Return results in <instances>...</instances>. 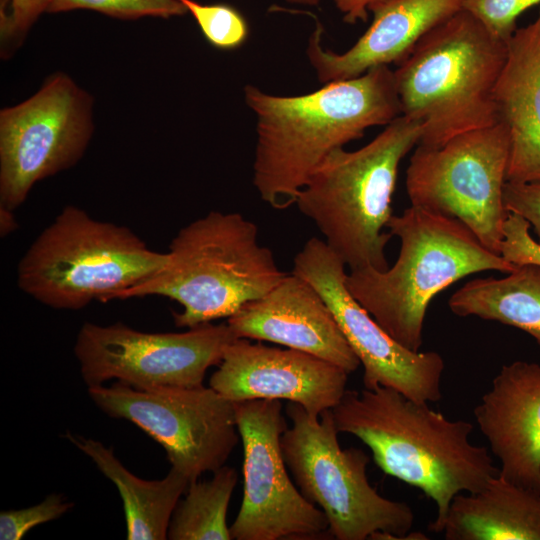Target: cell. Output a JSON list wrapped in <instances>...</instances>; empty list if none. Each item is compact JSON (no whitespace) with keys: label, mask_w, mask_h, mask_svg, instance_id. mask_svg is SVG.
I'll return each mask as SVG.
<instances>
[{"label":"cell","mask_w":540,"mask_h":540,"mask_svg":"<svg viewBox=\"0 0 540 540\" xmlns=\"http://www.w3.org/2000/svg\"><path fill=\"white\" fill-rule=\"evenodd\" d=\"M244 99L257 119L253 185L275 209L295 204L330 152L402 115L394 70L386 65L299 96L246 85Z\"/></svg>","instance_id":"1"},{"label":"cell","mask_w":540,"mask_h":540,"mask_svg":"<svg viewBox=\"0 0 540 540\" xmlns=\"http://www.w3.org/2000/svg\"><path fill=\"white\" fill-rule=\"evenodd\" d=\"M331 411L338 432L361 440L385 474L433 500L432 532L442 533L456 495L481 490L499 472L488 450L470 441L473 424L450 420L395 389L346 390Z\"/></svg>","instance_id":"2"},{"label":"cell","mask_w":540,"mask_h":540,"mask_svg":"<svg viewBox=\"0 0 540 540\" xmlns=\"http://www.w3.org/2000/svg\"><path fill=\"white\" fill-rule=\"evenodd\" d=\"M387 229L400 240L392 267L350 270L353 297L398 343L412 351L423 344L428 305L439 292L475 273H510L518 266L486 248L461 221L411 205L392 215Z\"/></svg>","instance_id":"3"},{"label":"cell","mask_w":540,"mask_h":540,"mask_svg":"<svg viewBox=\"0 0 540 540\" xmlns=\"http://www.w3.org/2000/svg\"><path fill=\"white\" fill-rule=\"evenodd\" d=\"M508 43L465 9L434 27L394 70L402 115L420 122L418 145L499 123L494 89Z\"/></svg>","instance_id":"4"},{"label":"cell","mask_w":540,"mask_h":540,"mask_svg":"<svg viewBox=\"0 0 540 540\" xmlns=\"http://www.w3.org/2000/svg\"><path fill=\"white\" fill-rule=\"evenodd\" d=\"M163 267L121 300L159 295L182 306L177 327L229 318L272 290L286 275L272 251L259 244L254 222L237 212L211 211L181 228Z\"/></svg>","instance_id":"5"},{"label":"cell","mask_w":540,"mask_h":540,"mask_svg":"<svg viewBox=\"0 0 540 540\" xmlns=\"http://www.w3.org/2000/svg\"><path fill=\"white\" fill-rule=\"evenodd\" d=\"M420 137V122L400 115L365 146L330 152L299 192V211L350 270L389 268L385 249L392 235L384 229L398 169Z\"/></svg>","instance_id":"6"},{"label":"cell","mask_w":540,"mask_h":540,"mask_svg":"<svg viewBox=\"0 0 540 540\" xmlns=\"http://www.w3.org/2000/svg\"><path fill=\"white\" fill-rule=\"evenodd\" d=\"M131 229L68 205L33 241L17 267L18 287L40 303L79 310L121 299L166 263Z\"/></svg>","instance_id":"7"},{"label":"cell","mask_w":540,"mask_h":540,"mask_svg":"<svg viewBox=\"0 0 540 540\" xmlns=\"http://www.w3.org/2000/svg\"><path fill=\"white\" fill-rule=\"evenodd\" d=\"M285 411L292 427L281 436L283 458L301 494L325 514L329 536L428 539L410 532L415 517L407 503L385 498L370 485L365 451L341 448L331 409L323 411L320 420L295 402Z\"/></svg>","instance_id":"8"},{"label":"cell","mask_w":540,"mask_h":540,"mask_svg":"<svg viewBox=\"0 0 540 540\" xmlns=\"http://www.w3.org/2000/svg\"><path fill=\"white\" fill-rule=\"evenodd\" d=\"M510 156L508 127L459 134L440 147L417 145L406 170L411 205L454 218L500 254L508 211L503 189Z\"/></svg>","instance_id":"9"},{"label":"cell","mask_w":540,"mask_h":540,"mask_svg":"<svg viewBox=\"0 0 540 540\" xmlns=\"http://www.w3.org/2000/svg\"><path fill=\"white\" fill-rule=\"evenodd\" d=\"M88 394L108 416L131 421L161 444L190 482L224 466L240 439L234 402L210 386L136 389L117 382L88 387Z\"/></svg>","instance_id":"10"},{"label":"cell","mask_w":540,"mask_h":540,"mask_svg":"<svg viewBox=\"0 0 540 540\" xmlns=\"http://www.w3.org/2000/svg\"><path fill=\"white\" fill-rule=\"evenodd\" d=\"M93 98L62 72L0 111V206L15 210L42 179L74 166L93 134Z\"/></svg>","instance_id":"11"},{"label":"cell","mask_w":540,"mask_h":540,"mask_svg":"<svg viewBox=\"0 0 540 540\" xmlns=\"http://www.w3.org/2000/svg\"><path fill=\"white\" fill-rule=\"evenodd\" d=\"M237 337L226 323L202 324L184 332L149 333L123 323L80 328L74 354L87 387L117 382L136 389L194 387L218 366Z\"/></svg>","instance_id":"12"},{"label":"cell","mask_w":540,"mask_h":540,"mask_svg":"<svg viewBox=\"0 0 540 540\" xmlns=\"http://www.w3.org/2000/svg\"><path fill=\"white\" fill-rule=\"evenodd\" d=\"M243 446V497L231 539H317L328 534L325 514L291 481L281 449L288 428L281 400L234 402Z\"/></svg>","instance_id":"13"},{"label":"cell","mask_w":540,"mask_h":540,"mask_svg":"<svg viewBox=\"0 0 540 540\" xmlns=\"http://www.w3.org/2000/svg\"><path fill=\"white\" fill-rule=\"evenodd\" d=\"M345 263L324 240L312 237L293 260V274L307 280L324 299L363 366L366 389H395L418 402L442 398V356L412 351L392 338L346 286Z\"/></svg>","instance_id":"14"},{"label":"cell","mask_w":540,"mask_h":540,"mask_svg":"<svg viewBox=\"0 0 540 540\" xmlns=\"http://www.w3.org/2000/svg\"><path fill=\"white\" fill-rule=\"evenodd\" d=\"M348 374L303 351L237 338L225 348L209 386L232 402L287 400L319 417L339 403L346 391Z\"/></svg>","instance_id":"15"},{"label":"cell","mask_w":540,"mask_h":540,"mask_svg":"<svg viewBox=\"0 0 540 540\" xmlns=\"http://www.w3.org/2000/svg\"><path fill=\"white\" fill-rule=\"evenodd\" d=\"M227 324L237 338L303 351L347 373L361 365L324 299L307 280L293 273L264 296L243 305Z\"/></svg>","instance_id":"16"},{"label":"cell","mask_w":540,"mask_h":540,"mask_svg":"<svg viewBox=\"0 0 540 540\" xmlns=\"http://www.w3.org/2000/svg\"><path fill=\"white\" fill-rule=\"evenodd\" d=\"M474 417L500 463L498 475L540 494V364L503 365Z\"/></svg>","instance_id":"17"},{"label":"cell","mask_w":540,"mask_h":540,"mask_svg":"<svg viewBox=\"0 0 540 540\" xmlns=\"http://www.w3.org/2000/svg\"><path fill=\"white\" fill-rule=\"evenodd\" d=\"M465 0H387L370 9L373 21L347 51L336 53L321 44L318 23L306 49L321 83L360 76L377 66L399 64L418 41L437 25L463 9Z\"/></svg>","instance_id":"18"},{"label":"cell","mask_w":540,"mask_h":540,"mask_svg":"<svg viewBox=\"0 0 540 540\" xmlns=\"http://www.w3.org/2000/svg\"><path fill=\"white\" fill-rule=\"evenodd\" d=\"M494 100L510 134L506 181H540V8L509 40Z\"/></svg>","instance_id":"19"},{"label":"cell","mask_w":540,"mask_h":540,"mask_svg":"<svg viewBox=\"0 0 540 540\" xmlns=\"http://www.w3.org/2000/svg\"><path fill=\"white\" fill-rule=\"evenodd\" d=\"M442 533L446 540H540V494L497 474L453 498Z\"/></svg>","instance_id":"20"},{"label":"cell","mask_w":540,"mask_h":540,"mask_svg":"<svg viewBox=\"0 0 540 540\" xmlns=\"http://www.w3.org/2000/svg\"><path fill=\"white\" fill-rule=\"evenodd\" d=\"M66 437L90 457L100 472L117 487L123 501L128 540L167 539L174 509L190 481L175 468L161 480H144L116 458L103 443L72 435Z\"/></svg>","instance_id":"21"},{"label":"cell","mask_w":540,"mask_h":540,"mask_svg":"<svg viewBox=\"0 0 540 540\" xmlns=\"http://www.w3.org/2000/svg\"><path fill=\"white\" fill-rule=\"evenodd\" d=\"M451 312L515 327L529 334L540 348V267L518 266L502 278L466 282L448 301Z\"/></svg>","instance_id":"22"},{"label":"cell","mask_w":540,"mask_h":540,"mask_svg":"<svg viewBox=\"0 0 540 540\" xmlns=\"http://www.w3.org/2000/svg\"><path fill=\"white\" fill-rule=\"evenodd\" d=\"M237 481L236 470L224 465L211 479L190 482L174 509L167 539L231 540L227 510Z\"/></svg>","instance_id":"23"},{"label":"cell","mask_w":540,"mask_h":540,"mask_svg":"<svg viewBox=\"0 0 540 540\" xmlns=\"http://www.w3.org/2000/svg\"><path fill=\"white\" fill-rule=\"evenodd\" d=\"M194 17L206 41L221 50H233L244 44L249 28L244 16L226 3L202 4L196 0H178Z\"/></svg>","instance_id":"24"},{"label":"cell","mask_w":540,"mask_h":540,"mask_svg":"<svg viewBox=\"0 0 540 540\" xmlns=\"http://www.w3.org/2000/svg\"><path fill=\"white\" fill-rule=\"evenodd\" d=\"M77 9L96 11L121 20H136L142 17L169 19L188 12L178 0H51L47 13Z\"/></svg>","instance_id":"25"},{"label":"cell","mask_w":540,"mask_h":540,"mask_svg":"<svg viewBox=\"0 0 540 540\" xmlns=\"http://www.w3.org/2000/svg\"><path fill=\"white\" fill-rule=\"evenodd\" d=\"M74 504L61 494H50L39 504L0 513V539L20 540L33 527L55 520L69 511Z\"/></svg>","instance_id":"26"},{"label":"cell","mask_w":540,"mask_h":540,"mask_svg":"<svg viewBox=\"0 0 540 540\" xmlns=\"http://www.w3.org/2000/svg\"><path fill=\"white\" fill-rule=\"evenodd\" d=\"M540 0H465L463 9L478 18L497 39L508 43L517 30L518 17Z\"/></svg>","instance_id":"27"},{"label":"cell","mask_w":540,"mask_h":540,"mask_svg":"<svg viewBox=\"0 0 540 540\" xmlns=\"http://www.w3.org/2000/svg\"><path fill=\"white\" fill-rule=\"evenodd\" d=\"M51 0H11L8 14L0 19L1 54L10 56L24 41Z\"/></svg>","instance_id":"28"},{"label":"cell","mask_w":540,"mask_h":540,"mask_svg":"<svg viewBox=\"0 0 540 540\" xmlns=\"http://www.w3.org/2000/svg\"><path fill=\"white\" fill-rule=\"evenodd\" d=\"M529 229L527 220L509 212L504 223L500 255L516 266L540 267V243L532 238Z\"/></svg>","instance_id":"29"},{"label":"cell","mask_w":540,"mask_h":540,"mask_svg":"<svg viewBox=\"0 0 540 540\" xmlns=\"http://www.w3.org/2000/svg\"><path fill=\"white\" fill-rule=\"evenodd\" d=\"M503 200L508 212L516 213L529 222L540 243V181L526 183L506 181Z\"/></svg>","instance_id":"30"},{"label":"cell","mask_w":540,"mask_h":540,"mask_svg":"<svg viewBox=\"0 0 540 540\" xmlns=\"http://www.w3.org/2000/svg\"><path fill=\"white\" fill-rule=\"evenodd\" d=\"M337 9L342 13L343 20L349 24L365 22L370 9L387 0H333Z\"/></svg>","instance_id":"31"},{"label":"cell","mask_w":540,"mask_h":540,"mask_svg":"<svg viewBox=\"0 0 540 540\" xmlns=\"http://www.w3.org/2000/svg\"><path fill=\"white\" fill-rule=\"evenodd\" d=\"M17 228V221L13 215V210L0 206V233L5 237Z\"/></svg>","instance_id":"32"},{"label":"cell","mask_w":540,"mask_h":540,"mask_svg":"<svg viewBox=\"0 0 540 540\" xmlns=\"http://www.w3.org/2000/svg\"><path fill=\"white\" fill-rule=\"evenodd\" d=\"M288 3L300 4L305 6H318L321 0H285Z\"/></svg>","instance_id":"33"}]
</instances>
